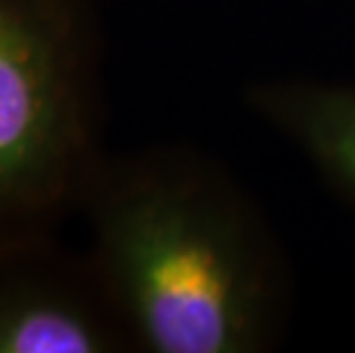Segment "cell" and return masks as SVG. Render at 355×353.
<instances>
[{"label":"cell","instance_id":"1","mask_svg":"<svg viewBox=\"0 0 355 353\" xmlns=\"http://www.w3.org/2000/svg\"><path fill=\"white\" fill-rule=\"evenodd\" d=\"M92 264L131 344L152 353H250L277 284L243 207L191 163L99 165L85 198Z\"/></svg>","mask_w":355,"mask_h":353},{"label":"cell","instance_id":"2","mask_svg":"<svg viewBox=\"0 0 355 353\" xmlns=\"http://www.w3.org/2000/svg\"><path fill=\"white\" fill-rule=\"evenodd\" d=\"M99 165L87 0H0V248L46 239Z\"/></svg>","mask_w":355,"mask_h":353},{"label":"cell","instance_id":"3","mask_svg":"<svg viewBox=\"0 0 355 353\" xmlns=\"http://www.w3.org/2000/svg\"><path fill=\"white\" fill-rule=\"evenodd\" d=\"M131 344L89 259L46 239L0 248V353H110Z\"/></svg>","mask_w":355,"mask_h":353},{"label":"cell","instance_id":"4","mask_svg":"<svg viewBox=\"0 0 355 353\" xmlns=\"http://www.w3.org/2000/svg\"><path fill=\"white\" fill-rule=\"evenodd\" d=\"M254 106L355 200V85L279 83L257 89Z\"/></svg>","mask_w":355,"mask_h":353}]
</instances>
